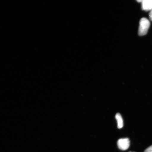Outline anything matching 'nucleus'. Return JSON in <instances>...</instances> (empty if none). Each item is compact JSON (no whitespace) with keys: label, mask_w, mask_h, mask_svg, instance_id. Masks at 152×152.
Wrapping results in <instances>:
<instances>
[{"label":"nucleus","mask_w":152,"mask_h":152,"mask_svg":"<svg viewBox=\"0 0 152 152\" xmlns=\"http://www.w3.org/2000/svg\"><path fill=\"white\" fill-rule=\"evenodd\" d=\"M151 23L149 20L145 18H142L140 20L138 34L140 36H144L147 34L150 28Z\"/></svg>","instance_id":"1"},{"label":"nucleus","mask_w":152,"mask_h":152,"mask_svg":"<svg viewBox=\"0 0 152 152\" xmlns=\"http://www.w3.org/2000/svg\"><path fill=\"white\" fill-rule=\"evenodd\" d=\"M117 145L120 149L126 151L130 147V140L128 138L120 139L117 142Z\"/></svg>","instance_id":"2"},{"label":"nucleus","mask_w":152,"mask_h":152,"mask_svg":"<svg viewBox=\"0 0 152 152\" xmlns=\"http://www.w3.org/2000/svg\"><path fill=\"white\" fill-rule=\"evenodd\" d=\"M142 10L148 11L152 10V0H142Z\"/></svg>","instance_id":"3"},{"label":"nucleus","mask_w":152,"mask_h":152,"mask_svg":"<svg viewBox=\"0 0 152 152\" xmlns=\"http://www.w3.org/2000/svg\"><path fill=\"white\" fill-rule=\"evenodd\" d=\"M115 117L116 119L117 123V127L119 129L122 128L123 126L124 123L123 119L119 113H117L116 114Z\"/></svg>","instance_id":"4"},{"label":"nucleus","mask_w":152,"mask_h":152,"mask_svg":"<svg viewBox=\"0 0 152 152\" xmlns=\"http://www.w3.org/2000/svg\"><path fill=\"white\" fill-rule=\"evenodd\" d=\"M144 152H152V145L146 149Z\"/></svg>","instance_id":"5"},{"label":"nucleus","mask_w":152,"mask_h":152,"mask_svg":"<svg viewBox=\"0 0 152 152\" xmlns=\"http://www.w3.org/2000/svg\"><path fill=\"white\" fill-rule=\"evenodd\" d=\"M149 17L150 20L152 21V10L151 11H150L149 14Z\"/></svg>","instance_id":"6"},{"label":"nucleus","mask_w":152,"mask_h":152,"mask_svg":"<svg viewBox=\"0 0 152 152\" xmlns=\"http://www.w3.org/2000/svg\"><path fill=\"white\" fill-rule=\"evenodd\" d=\"M142 0H137V1L139 3H142Z\"/></svg>","instance_id":"7"},{"label":"nucleus","mask_w":152,"mask_h":152,"mask_svg":"<svg viewBox=\"0 0 152 152\" xmlns=\"http://www.w3.org/2000/svg\"><path fill=\"white\" fill-rule=\"evenodd\" d=\"M132 152V151H130V152Z\"/></svg>","instance_id":"8"}]
</instances>
